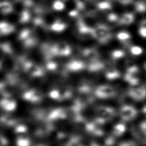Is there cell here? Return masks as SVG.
Returning <instances> with one entry per match:
<instances>
[{"instance_id":"cell-1","label":"cell","mask_w":146,"mask_h":146,"mask_svg":"<svg viewBox=\"0 0 146 146\" xmlns=\"http://www.w3.org/2000/svg\"><path fill=\"white\" fill-rule=\"evenodd\" d=\"M92 36L97 38L102 43L106 42L112 37L109 28L103 25H99L92 29Z\"/></svg>"},{"instance_id":"cell-2","label":"cell","mask_w":146,"mask_h":146,"mask_svg":"<svg viewBox=\"0 0 146 146\" xmlns=\"http://www.w3.org/2000/svg\"><path fill=\"white\" fill-rule=\"evenodd\" d=\"M23 64L25 70L31 76H39L43 74L42 69L40 67L33 63L31 62L26 60L23 62Z\"/></svg>"},{"instance_id":"cell-3","label":"cell","mask_w":146,"mask_h":146,"mask_svg":"<svg viewBox=\"0 0 146 146\" xmlns=\"http://www.w3.org/2000/svg\"><path fill=\"white\" fill-rule=\"evenodd\" d=\"M96 95L101 98H111L115 95L114 90L110 86L103 85L99 87L95 91Z\"/></svg>"},{"instance_id":"cell-4","label":"cell","mask_w":146,"mask_h":146,"mask_svg":"<svg viewBox=\"0 0 146 146\" xmlns=\"http://www.w3.org/2000/svg\"><path fill=\"white\" fill-rule=\"evenodd\" d=\"M137 114L136 110L129 106H124L120 110V116L124 120H130L133 119Z\"/></svg>"},{"instance_id":"cell-5","label":"cell","mask_w":146,"mask_h":146,"mask_svg":"<svg viewBox=\"0 0 146 146\" xmlns=\"http://www.w3.org/2000/svg\"><path fill=\"white\" fill-rule=\"evenodd\" d=\"M130 96L136 100H141L144 98L145 95V89L141 87L132 88L129 92Z\"/></svg>"},{"instance_id":"cell-6","label":"cell","mask_w":146,"mask_h":146,"mask_svg":"<svg viewBox=\"0 0 146 146\" xmlns=\"http://www.w3.org/2000/svg\"><path fill=\"white\" fill-rule=\"evenodd\" d=\"M1 107L5 111H12L16 108V102L13 100H10L9 99H5L0 102Z\"/></svg>"},{"instance_id":"cell-7","label":"cell","mask_w":146,"mask_h":146,"mask_svg":"<svg viewBox=\"0 0 146 146\" xmlns=\"http://www.w3.org/2000/svg\"><path fill=\"white\" fill-rule=\"evenodd\" d=\"M15 30L14 26L7 22H0V34L5 35L13 33Z\"/></svg>"},{"instance_id":"cell-8","label":"cell","mask_w":146,"mask_h":146,"mask_svg":"<svg viewBox=\"0 0 146 146\" xmlns=\"http://www.w3.org/2000/svg\"><path fill=\"white\" fill-rule=\"evenodd\" d=\"M85 67V64L80 60H74L69 62L67 64V68L71 71H79L83 69Z\"/></svg>"},{"instance_id":"cell-9","label":"cell","mask_w":146,"mask_h":146,"mask_svg":"<svg viewBox=\"0 0 146 146\" xmlns=\"http://www.w3.org/2000/svg\"><path fill=\"white\" fill-rule=\"evenodd\" d=\"M13 11V6L8 1L0 2V13L3 14H7Z\"/></svg>"},{"instance_id":"cell-10","label":"cell","mask_w":146,"mask_h":146,"mask_svg":"<svg viewBox=\"0 0 146 146\" xmlns=\"http://www.w3.org/2000/svg\"><path fill=\"white\" fill-rule=\"evenodd\" d=\"M15 123L13 117L9 115H3L0 117V124L4 126H11Z\"/></svg>"},{"instance_id":"cell-11","label":"cell","mask_w":146,"mask_h":146,"mask_svg":"<svg viewBox=\"0 0 146 146\" xmlns=\"http://www.w3.org/2000/svg\"><path fill=\"white\" fill-rule=\"evenodd\" d=\"M83 55L87 57L91 61L97 60L98 58V54L97 51L94 49H86L83 51Z\"/></svg>"},{"instance_id":"cell-12","label":"cell","mask_w":146,"mask_h":146,"mask_svg":"<svg viewBox=\"0 0 146 146\" xmlns=\"http://www.w3.org/2000/svg\"><path fill=\"white\" fill-rule=\"evenodd\" d=\"M106 75L108 79H115L119 76V72L115 68L110 67L106 71Z\"/></svg>"},{"instance_id":"cell-13","label":"cell","mask_w":146,"mask_h":146,"mask_svg":"<svg viewBox=\"0 0 146 146\" xmlns=\"http://www.w3.org/2000/svg\"><path fill=\"white\" fill-rule=\"evenodd\" d=\"M137 73H128L125 75V79L131 84L135 86L139 82V78L137 76Z\"/></svg>"},{"instance_id":"cell-14","label":"cell","mask_w":146,"mask_h":146,"mask_svg":"<svg viewBox=\"0 0 146 146\" xmlns=\"http://www.w3.org/2000/svg\"><path fill=\"white\" fill-rule=\"evenodd\" d=\"M134 19L133 15L131 13H126L124 14L120 19V22L123 24L128 25L131 23Z\"/></svg>"},{"instance_id":"cell-15","label":"cell","mask_w":146,"mask_h":146,"mask_svg":"<svg viewBox=\"0 0 146 146\" xmlns=\"http://www.w3.org/2000/svg\"><path fill=\"white\" fill-rule=\"evenodd\" d=\"M66 27V25L64 24L63 22H60L59 21H57L53 23V24L51 26V30L55 31H58L60 32L64 30Z\"/></svg>"},{"instance_id":"cell-16","label":"cell","mask_w":146,"mask_h":146,"mask_svg":"<svg viewBox=\"0 0 146 146\" xmlns=\"http://www.w3.org/2000/svg\"><path fill=\"white\" fill-rule=\"evenodd\" d=\"M125 130V127L123 124H117L115 125L113 128V134L115 136H119L121 135Z\"/></svg>"},{"instance_id":"cell-17","label":"cell","mask_w":146,"mask_h":146,"mask_svg":"<svg viewBox=\"0 0 146 146\" xmlns=\"http://www.w3.org/2000/svg\"><path fill=\"white\" fill-rule=\"evenodd\" d=\"M17 146H30V141L27 137H19L17 140Z\"/></svg>"},{"instance_id":"cell-18","label":"cell","mask_w":146,"mask_h":146,"mask_svg":"<svg viewBox=\"0 0 146 146\" xmlns=\"http://www.w3.org/2000/svg\"><path fill=\"white\" fill-rule=\"evenodd\" d=\"M53 9L57 11H61L64 9V4L60 0H56L52 5Z\"/></svg>"},{"instance_id":"cell-19","label":"cell","mask_w":146,"mask_h":146,"mask_svg":"<svg viewBox=\"0 0 146 146\" xmlns=\"http://www.w3.org/2000/svg\"><path fill=\"white\" fill-rule=\"evenodd\" d=\"M130 35L125 31H121L117 34V38L121 41H125L130 38Z\"/></svg>"},{"instance_id":"cell-20","label":"cell","mask_w":146,"mask_h":146,"mask_svg":"<svg viewBox=\"0 0 146 146\" xmlns=\"http://www.w3.org/2000/svg\"><path fill=\"white\" fill-rule=\"evenodd\" d=\"M30 13L27 10H25L21 14L20 22L21 23H26L30 19Z\"/></svg>"},{"instance_id":"cell-21","label":"cell","mask_w":146,"mask_h":146,"mask_svg":"<svg viewBox=\"0 0 146 146\" xmlns=\"http://www.w3.org/2000/svg\"><path fill=\"white\" fill-rule=\"evenodd\" d=\"M98 7L100 10H110L111 9V5L108 2L102 1L98 4Z\"/></svg>"},{"instance_id":"cell-22","label":"cell","mask_w":146,"mask_h":146,"mask_svg":"<svg viewBox=\"0 0 146 146\" xmlns=\"http://www.w3.org/2000/svg\"><path fill=\"white\" fill-rule=\"evenodd\" d=\"M111 55L113 59H119L124 55V52L120 50H114L112 51Z\"/></svg>"},{"instance_id":"cell-23","label":"cell","mask_w":146,"mask_h":146,"mask_svg":"<svg viewBox=\"0 0 146 146\" xmlns=\"http://www.w3.org/2000/svg\"><path fill=\"white\" fill-rule=\"evenodd\" d=\"M130 51H131V52L133 55H140L142 53L143 49L140 47H138V46H132L131 47Z\"/></svg>"},{"instance_id":"cell-24","label":"cell","mask_w":146,"mask_h":146,"mask_svg":"<svg viewBox=\"0 0 146 146\" xmlns=\"http://www.w3.org/2000/svg\"><path fill=\"white\" fill-rule=\"evenodd\" d=\"M49 96L51 98L56 100H60V92L59 91L53 90L49 93Z\"/></svg>"},{"instance_id":"cell-25","label":"cell","mask_w":146,"mask_h":146,"mask_svg":"<svg viewBox=\"0 0 146 146\" xmlns=\"http://www.w3.org/2000/svg\"><path fill=\"white\" fill-rule=\"evenodd\" d=\"M15 132L17 133H24L25 132H26L27 131V128L25 125L21 124V125H18L15 128Z\"/></svg>"},{"instance_id":"cell-26","label":"cell","mask_w":146,"mask_h":146,"mask_svg":"<svg viewBox=\"0 0 146 146\" xmlns=\"http://www.w3.org/2000/svg\"><path fill=\"white\" fill-rule=\"evenodd\" d=\"M47 69L49 70H55L57 68V64L53 61H48L46 64Z\"/></svg>"},{"instance_id":"cell-27","label":"cell","mask_w":146,"mask_h":146,"mask_svg":"<svg viewBox=\"0 0 146 146\" xmlns=\"http://www.w3.org/2000/svg\"><path fill=\"white\" fill-rule=\"evenodd\" d=\"M136 10L139 11H144L145 10V5L141 2H139L137 3L136 5Z\"/></svg>"},{"instance_id":"cell-28","label":"cell","mask_w":146,"mask_h":146,"mask_svg":"<svg viewBox=\"0 0 146 146\" xmlns=\"http://www.w3.org/2000/svg\"><path fill=\"white\" fill-rule=\"evenodd\" d=\"M7 140L0 135V146H5L7 144Z\"/></svg>"},{"instance_id":"cell-29","label":"cell","mask_w":146,"mask_h":146,"mask_svg":"<svg viewBox=\"0 0 146 146\" xmlns=\"http://www.w3.org/2000/svg\"><path fill=\"white\" fill-rule=\"evenodd\" d=\"M108 19L110 21H116L118 19L117 16L115 14H110L108 16Z\"/></svg>"},{"instance_id":"cell-30","label":"cell","mask_w":146,"mask_h":146,"mask_svg":"<svg viewBox=\"0 0 146 146\" xmlns=\"http://www.w3.org/2000/svg\"><path fill=\"white\" fill-rule=\"evenodd\" d=\"M139 33L140 34V35L141 36H143V38L145 37V35H146V29H145V27L144 26H141L139 30Z\"/></svg>"},{"instance_id":"cell-31","label":"cell","mask_w":146,"mask_h":146,"mask_svg":"<svg viewBox=\"0 0 146 146\" xmlns=\"http://www.w3.org/2000/svg\"><path fill=\"white\" fill-rule=\"evenodd\" d=\"M120 146H136V145L133 142H125V143H121L120 144Z\"/></svg>"},{"instance_id":"cell-32","label":"cell","mask_w":146,"mask_h":146,"mask_svg":"<svg viewBox=\"0 0 146 146\" xmlns=\"http://www.w3.org/2000/svg\"><path fill=\"white\" fill-rule=\"evenodd\" d=\"M78 11H77L76 10L71 11H70V13H69L70 15L71 16V17H75V16H76V15H78Z\"/></svg>"},{"instance_id":"cell-33","label":"cell","mask_w":146,"mask_h":146,"mask_svg":"<svg viewBox=\"0 0 146 146\" xmlns=\"http://www.w3.org/2000/svg\"><path fill=\"white\" fill-rule=\"evenodd\" d=\"M118 1H119L123 4L125 5V4H127V3H129L132 0H118Z\"/></svg>"},{"instance_id":"cell-34","label":"cell","mask_w":146,"mask_h":146,"mask_svg":"<svg viewBox=\"0 0 146 146\" xmlns=\"http://www.w3.org/2000/svg\"><path fill=\"white\" fill-rule=\"evenodd\" d=\"M4 90V84L0 82V92H2Z\"/></svg>"},{"instance_id":"cell-35","label":"cell","mask_w":146,"mask_h":146,"mask_svg":"<svg viewBox=\"0 0 146 146\" xmlns=\"http://www.w3.org/2000/svg\"><path fill=\"white\" fill-rule=\"evenodd\" d=\"M92 146H99V145L96 144H95V143H94V144H92Z\"/></svg>"},{"instance_id":"cell-36","label":"cell","mask_w":146,"mask_h":146,"mask_svg":"<svg viewBox=\"0 0 146 146\" xmlns=\"http://www.w3.org/2000/svg\"><path fill=\"white\" fill-rule=\"evenodd\" d=\"M1 62H0V68H1Z\"/></svg>"}]
</instances>
